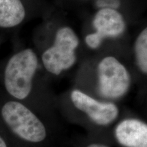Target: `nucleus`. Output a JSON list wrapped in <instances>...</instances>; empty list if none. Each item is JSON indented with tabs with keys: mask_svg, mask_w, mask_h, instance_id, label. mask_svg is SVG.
Returning a JSON list of instances; mask_svg holds the SVG:
<instances>
[{
	"mask_svg": "<svg viewBox=\"0 0 147 147\" xmlns=\"http://www.w3.org/2000/svg\"><path fill=\"white\" fill-rule=\"evenodd\" d=\"M38 65V57L30 49L20 51L10 59L4 72L5 87L9 94L18 100L28 96Z\"/></svg>",
	"mask_w": 147,
	"mask_h": 147,
	"instance_id": "1",
	"label": "nucleus"
},
{
	"mask_svg": "<svg viewBox=\"0 0 147 147\" xmlns=\"http://www.w3.org/2000/svg\"><path fill=\"white\" fill-rule=\"evenodd\" d=\"M1 116L14 134L31 142H40L47 136L45 127L40 120L23 104L10 101L3 105Z\"/></svg>",
	"mask_w": 147,
	"mask_h": 147,
	"instance_id": "2",
	"label": "nucleus"
},
{
	"mask_svg": "<svg viewBox=\"0 0 147 147\" xmlns=\"http://www.w3.org/2000/svg\"><path fill=\"white\" fill-rule=\"evenodd\" d=\"M79 40L73 29L68 27L60 28L57 32L54 45L42 55V62L49 72L59 75L69 69L76 61L75 49Z\"/></svg>",
	"mask_w": 147,
	"mask_h": 147,
	"instance_id": "3",
	"label": "nucleus"
},
{
	"mask_svg": "<svg viewBox=\"0 0 147 147\" xmlns=\"http://www.w3.org/2000/svg\"><path fill=\"white\" fill-rule=\"evenodd\" d=\"M98 78L99 91L106 98L121 97L129 87V74L113 57H107L101 61L98 65Z\"/></svg>",
	"mask_w": 147,
	"mask_h": 147,
	"instance_id": "4",
	"label": "nucleus"
},
{
	"mask_svg": "<svg viewBox=\"0 0 147 147\" xmlns=\"http://www.w3.org/2000/svg\"><path fill=\"white\" fill-rule=\"evenodd\" d=\"M93 24L96 32L88 35L85 38L87 45L93 49L100 47L104 38L120 36L125 29L122 14L112 8L99 10L95 14Z\"/></svg>",
	"mask_w": 147,
	"mask_h": 147,
	"instance_id": "5",
	"label": "nucleus"
},
{
	"mask_svg": "<svg viewBox=\"0 0 147 147\" xmlns=\"http://www.w3.org/2000/svg\"><path fill=\"white\" fill-rule=\"evenodd\" d=\"M71 99L78 109L85 113L97 125H107L118 117L119 110L115 104L98 102L79 90L72 91Z\"/></svg>",
	"mask_w": 147,
	"mask_h": 147,
	"instance_id": "6",
	"label": "nucleus"
},
{
	"mask_svg": "<svg viewBox=\"0 0 147 147\" xmlns=\"http://www.w3.org/2000/svg\"><path fill=\"white\" fill-rule=\"evenodd\" d=\"M118 142L126 147H147V125L137 119H125L116 128Z\"/></svg>",
	"mask_w": 147,
	"mask_h": 147,
	"instance_id": "7",
	"label": "nucleus"
},
{
	"mask_svg": "<svg viewBox=\"0 0 147 147\" xmlns=\"http://www.w3.org/2000/svg\"><path fill=\"white\" fill-rule=\"evenodd\" d=\"M25 10L21 0H0V27L12 28L21 24Z\"/></svg>",
	"mask_w": 147,
	"mask_h": 147,
	"instance_id": "8",
	"label": "nucleus"
},
{
	"mask_svg": "<svg viewBox=\"0 0 147 147\" xmlns=\"http://www.w3.org/2000/svg\"><path fill=\"white\" fill-rule=\"evenodd\" d=\"M135 54L137 64L143 73H147V29L138 36L135 42Z\"/></svg>",
	"mask_w": 147,
	"mask_h": 147,
	"instance_id": "9",
	"label": "nucleus"
},
{
	"mask_svg": "<svg viewBox=\"0 0 147 147\" xmlns=\"http://www.w3.org/2000/svg\"><path fill=\"white\" fill-rule=\"evenodd\" d=\"M87 147H108V146L104 144H92L89 145Z\"/></svg>",
	"mask_w": 147,
	"mask_h": 147,
	"instance_id": "10",
	"label": "nucleus"
},
{
	"mask_svg": "<svg viewBox=\"0 0 147 147\" xmlns=\"http://www.w3.org/2000/svg\"><path fill=\"white\" fill-rule=\"evenodd\" d=\"M0 147H7V145L4 140L1 137H0Z\"/></svg>",
	"mask_w": 147,
	"mask_h": 147,
	"instance_id": "11",
	"label": "nucleus"
}]
</instances>
